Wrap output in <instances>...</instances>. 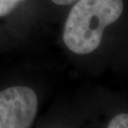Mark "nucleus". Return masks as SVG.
Instances as JSON below:
<instances>
[{
  "instance_id": "obj_4",
  "label": "nucleus",
  "mask_w": 128,
  "mask_h": 128,
  "mask_svg": "<svg viewBox=\"0 0 128 128\" xmlns=\"http://www.w3.org/2000/svg\"><path fill=\"white\" fill-rule=\"evenodd\" d=\"M107 128H128V114L122 113L115 116Z\"/></svg>"
},
{
  "instance_id": "obj_1",
  "label": "nucleus",
  "mask_w": 128,
  "mask_h": 128,
  "mask_svg": "<svg viewBox=\"0 0 128 128\" xmlns=\"http://www.w3.org/2000/svg\"><path fill=\"white\" fill-rule=\"evenodd\" d=\"M66 19L63 41L71 52L89 54L100 46L106 28L124 12V0H78Z\"/></svg>"
},
{
  "instance_id": "obj_3",
  "label": "nucleus",
  "mask_w": 128,
  "mask_h": 128,
  "mask_svg": "<svg viewBox=\"0 0 128 128\" xmlns=\"http://www.w3.org/2000/svg\"><path fill=\"white\" fill-rule=\"evenodd\" d=\"M26 0H0V17L12 14Z\"/></svg>"
},
{
  "instance_id": "obj_2",
  "label": "nucleus",
  "mask_w": 128,
  "mask_h": 128,
  "mask_svg": "<svg viewBox=\"0 0 128 128\" xmlns=\"http://www.w3.org/2000/svg\"><path fill=\"white\" fill-rule=\"evenodd\" d=\"M37 110L38 98L30 87L14 86L0 91V128H30Z\"/></svg>"
},
{
  "instance_id": "obj_5",
  "label": "nucleus",
  "mask_w": 128,
  "mask_h": 128,
  "mask_svg": "<svg viewBox=\"0 0 128 128\" xmlns=\"http://www.w3.org/2000/svg\"><path fill=\"white\" fill-rule=\"evenodd\" d=\"M50 1L58 6H69L75 3L78 0H50Z\"/></svg>"
}]
</instances>
